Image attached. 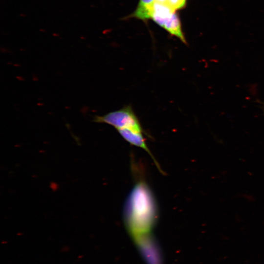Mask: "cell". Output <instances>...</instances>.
<instances>
[{
	"label": "cell",
	"mask_w": 264,
	"mask_h": 264,
	"mask_svg": "<svg viewBox=\"0 0 264 264\" xmlns=\"http://www.w3.org/2000/svg\"><path fill=\"white\" fill-rule=\"evenodd\" d=\"M155 1L165 4L176 11L184 7L187 0H155Z\"/></svg>",
	"instance_id": "52a82bcc"
},
{
	"label": "cell",
	"mask_w": 264,
	"mask_h": 264,
	"mask_svg": "<svg viewBox=\"0 0 264 264\" xmlns=\"http://www.w3.org/2000/svg\"><path fill=\"white\" fill-rule=\"evenodd\" d=\"M155 0H140L135 11L130 17L143 21L151 18Z\"/></svg>",
	"instance_id": "8992f818"
},
{
	"label": "cell",
	"mask_w": 264,
	"mask_h": 264,
	"mask_svg": "<svg viewBox=\"0 0 264 264\" xmlns=\"http://www.w3.org/2000/svg\"><path fill=\"white\" fill-rule=\"evenodd\" d=\"M117 131L126 141L132 145L141 148L148 153L153 157L158 169L159 168L158 165L155 161L146 143L145 138L142 134L143 132L130 129H119L117 130Z\"/></svg>",
	"instance_id": "5b68a950"
},
{
	"label": "cell",
	"mask_w": 264,
	"mask_h": 264,
	"mask_svg": "<svg viewBox=\"0 0 264 264\" xmlns=\"http://www.w3.org/2000/svg\"><path fill=\"white\" fill-rule=\"evenodd\" d=\"M93 122L109 124L116 130L130 129L144 132L139 120L130 105L103 116L96 115L94 117Z\"/></svg>",
	"instance_id": "7a4b0ae2"
},
{
	"label": "cell",
	"mask_w": 264,
	"mask_h": 264,
	"mask_svg": "<svg viewBox=\"0 0 264 264\" xmlns=\"http://www.w3.org/2000/svg\"><path fill=\"white\" fill-rule=\"evenodd\" d=\"M151 19L172 35L187 44L181 29L180 20L176 12L169 7L155 1Z\"/></svg>",
	"instance_id": "3957f363"
},
{
	"label": "cell",
	"mask_w": 264,
	"mask_h": 264,
	"mask_svg": "<svg viewBox=\"0 0 264 264\" xmlns=\"http://www.w3.org/2000/svg\"><path fill=\"white\" fill-rule=\"evenodd\" d=\"M126 226L132 237L150 233L157 219L155 200L144 182L137 183L131 192L124 207Z\"/></svg>",
	"instance_id": "6da1fadb"
},
{
	"label": "cell",
	"mask_w": 264,
	"mask_h": 264,
	"mask_svg": "<svg viewBox=\"0 0 264 264\" xmlns=\"http://www.w3.org/2000/svg\"><path fill=\"white\" fill-rule=\"evenodd\" d=\"M133 238L149 264H160L155 242L150 233Z\"/></svg>",
	"instance_id": "277c9868"
}]
</instances>
